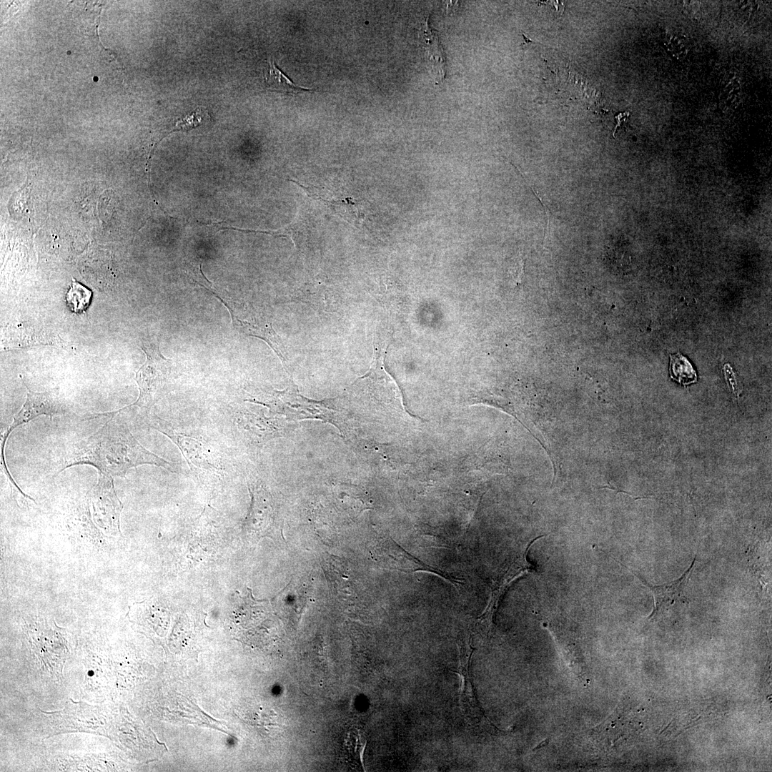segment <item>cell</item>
I'll return each instance as SVG.
<instances>
[{
    "instance_id": "obj_2",
    "label": "cell",
    "mask_w": 772,
    "mask_h": 772,
    "mask_svg": "<svg viewBox=\"0 0 772 772\" xmlns=\"http://www.w3.org/2000/svg\"><path fill=\"white\" fill-rule=\"evenodd\" d=\"M146 422L152 428L167 436L180 450L194 476L204 484L222 481L227 465L220 452L202 438L174 430L164 420L146 415Z\"/></svg>"
},
{
    "instance_id": "obj_19",
    "label": "cell",
    "mask_w": 772,
    "mask_h": 772,
    "mask_svg": "<svg viewBox=\"0 0 772 772\" xmlns=\"http://www.w3.org/2000/svg\"><path fill=\"white\" fill-rule=\"evenodd\" d=\"M668 49L676 55H681L686 51V41L684 38L673 36L668 42Z\"/></svg>"
},
{
    "instance_id": "obj_20",
    "label": "cell",
    "mask_w": 772,
    "mask_h": 772,
    "mask_svg": "<svg viewBox=\"0 0 772 772\" xmlns=\"http://www.w3.org/2000/svg\"><path fill=\"white\" fill-rule=\"evenodd\" d=\"M724 370H725L726 378L728 382H729L731 388L733 390L734 392H736L737 389H736V378L734 377H733V378H732V377H733V375L734 374L733 372L732 369L729 366V365H728V364L725 365Z\"/></svg>"
},
{
    "instance_id": "obj_21",
    "label": "cell",
    "mask_w": 772,
    "mask_h": 772,
    "mask_svg": "<svg viewBox=\"0 0 772 772\" xmlns=\"http://www.w3.org/2000/svg\"><path fill=\"white\" fill-rule=\"evenodd\" d=\"M628 117H629V113L628 112L620 113L618 115H617L615 117V119L617 120V124L615 125V127L614 128V130H613V136H615V133L618 127H620L623 123H625L626 122V120L628 119Z\"/></svg>"
},
{
    "instance_id": "obj_4",
    "label": "cell",
    "mask_w": 772,
    "mask_h": 772,
    "mask_svg": "<svg viewBox=\"0 0 772 772\" xmlns=\"http://www.w3.org/2000/svg\"><path fill=\"white\" fill-rule=\"evenodd\" d=\"M103 712L100 708L85 703L68 701L64 710L47 715L53 721L60 723L52 725V733L84 731L110 738L112 717L109 718Z\"/></svg>"
},
{
    "instance_id": "obj_6",
    "label": "cell",
    "mask_w": 772,
    "mask_h": 772,
    "mask_svg": "<svg viewBox=\"0 0 772 772\" xmlns=\"http://www.w3.org/2000/svg\"><path fill=\"white\" fill-rule=\"evenodd\" d=\"M544 535L533 538L525 547L524 552L515 557L506 569L500 573L493 580L490 597L482 613L476 618L475 625L485 636H488L493 628L495 613L500 600L510 584L516 578L531 571L533 565L528 560L527 555L531 545Z\"/></svg>"
},
{
    "instance_id": "obj_9",
    "label": "cell",
    "mask_w": 772,
    "mask_h": 772,
    "mask_svg": "<svg viewBox=\"0 0 772 772\" xmlns=\"http://www.w3.org/2000/svg\"><path fill=\"white\" fill-rule=\"evenodd\" d=\"M89 503L96 523L119 529L123 506L116 494L112 476L99 472L97 482L89 493Z\"/></svg>"
},
{
    "instance_id": "obj_18",
    "label": "cell",
    "mask_w": 772,
    "mask_h": 772,
    "mask_svg": "<svg viewBox=\"0 0 772 772\" xmlns=\"http://www.w3.org/2000/svg\"><path fill=\"white\" fill-rule=\"evenodd\" d=\"M347 741V756L351 758V761L353 762L354 764L359 766L360 764H361L362 755L365 743H362L360 736L355 737V734L352 736V738L348 737Z\"/></svg>"
},
{
    "instance_id": "obj_1",
    "label": "cell",
    "mask_w": 772,
    "mask_h": 772,
    "mask_svg": "<svg viewBox=\"0 0 772 772\" xmlns=\"http://www.w3.org/2000/svg\"><path fill=\"white\" fill-rule=\"evenodd\" d=\"M93 435L79 445L64 463L61 472L76 465H90L99 472L124 477L127 471L142 465H152L177 472L171 462L142 446L117 412Z\"/></svg>"
},
{
    "instance_id": "obj_12",
    "label": "cell",
    "mask_w": 772,
    "mask_h": 772,
    "mask_svg": "<svg viewBox=\"0 0 772 772\" xmlns=\"http://www.w3.org/2000/svg\"><path fill=\"white\" fill-rule=\"evenodd\" d=\"M290 181L303 189L309 197L325 202V204L328 206L333 212L352 225L360 226L364 221V214L360 205L352 198L347 197L342 199L327 200L321 197L314 187H305L292 179Z\"/></svg>"
},
{
    "instance_id": "obj_15",
    "label": "cell",
    "mask_w": 772,
    "mask_h": 772,
    "mask_svg": "<svg viewBox=\"0 0 772 772\" xmlns=\"http://www.w3.org/2000/svg\"><path fill=\"white\" fill-rule=\"evenodd\" d=\"M268 65L266 84L267 88L269 89L284 93L294 94L311 90L295 84L291 79L277 68L274 61L269 60Z\"/></svg>"
},
{
    "instance_id": "obj_16",
    "label": "cell",
    "mask_w": 772,
    "mask_h": 772,
    "mask_svg": "<svg viewBox=\"0 0 772 772\" xmlns=\"http://www.w3.org/2000/svg\"><path fill=\"white\" fill-rule=\"evenodd\" d=\"M92 292L74 278L66 293V302L71 311L82 313L90 305Z\"/></svg>"
},
{
    "instance_id": "obj_14",
    "label": "cell",
    "mask_w": 772,
    "mask_h": 772,
    "mask_svg": "<svg viewBox=\"0 0 772 772\" xmlns=\"http://www.w3.org/2000/svg\"><path fill=\"white\" fill-rule=\"evenodd\" d=\"M669 372L671 379L684 386L697 381V374L689 360L681 353L670 355Z\"/></svg>"
},
{
    "instance_id": "obj_17",
    "label": "cell",
    "mask_w": 772,
    "mask_h": 772,
    "mask_svg": "<svg viewBox=\"0 0 772 772\" xmlns=\"http://www.w3.org/2000/svg\"><path fill=\"white\" fill-rule=\"evenodd\" d=\"M207 111L202 108H197L192 114L177 122L174 130L189 129L199 125L203 120V117Z\"/></svg>"
},
{
    "instance_id": "obj_10",
    "label": "cell",
    "mask_w": 772,
    "mask_h": 772,
    "mask_svg": "<svg viewBox=\"0 0 772 772\" xmlns=\"http://www.w3.org/2000/svg\"><path fill=\"white\" fill-rule=\"evenodd\" d=\"M252 495L249 513L246 520V525L249 530L255 533H268V527L274 521V510L269 495L260 487L248 482Z\"/></svg>"
},
{
    "instance_id": "obj_13",
    "label": "cell",
    "mask_w": 772,
    "mask_h": 772,
    "mask_svg": "<svg viewBox=\"0 0 772 772\" xmlns=\"http://www.w3.org/2000/svg\"><path fill=\"white\" fill-rule=\"evenodd\" d=\"M422 26V34H424L425 49L428 54L430 61L435 65L434 69L438 71L440 80L445 76V58L439 43L436 31H433L428 25V18L425 19V24Z\"/></svg>"
},
{
    "instance_id": "obj_7",
    "label": "cell",
    "mask_w": 772,
    "mask_h": 772,
    "mask_svg": "<svg viewBox=\"0 0 772 772\" xmlns=\"http://www.w3.org/2000/svg\"><path fill=\"white\" fill-rule=\"evenodd\" d=\"M291 389L272 390L249 401L263 405L273 413L284 415L290 420L295 419V416L298 419L297 416L301 415V419L316 417L325 421H332L327 407L321 405L319 402H311L300 396L297 390Z\"/></svg>"
},
{
    "instance_id": "obj_3",
    "label": "cell",
    "mask_w": 772,
    "mask_h": 772,
    "mask_svg": "<svg viewBox=\"0 0 772 772\" xmlns=\"http://www.w3.org/2000/svg\"><path fill=\"white\" fill-rule=\"evenodd\" d=\"M459 650V664L454 673H457L461 680L460 704L465 721L473 728L485 731L490 733L500 731L485 714L475 691L471 675L472 655L475 648L472 645V636L469 633L462 634L457 641Z\"/></svg>"
},
{
    "instance_id": "obj_8",
    "label": "cell",
    "mask_w": 772,
    "mask_h": 772,
    "mask_svg": "<svg viewBox=\"0 0 772 772\" xmlns=\"http://www.w3.org/2000/svg\"><path fill=\"white\" fill-rule=\"evenodd\" d=\"M26 387V399L19 412L14 416L11 425L1 435L0 457L1 465L6 466L4 458V447L9 434L18 426L27 423L41 415H47L51 418L54 415H62L69 411V406L58 395L52 392H34Z\"/></svg>"
},
{
    "instance_id": "obj_11",
    "label": "cell",
    "mask_w": 772,
    "mask_h": 772,
    "mask_svg": "<svg viewBox=\"0 0 772 772\" xmlns=\"http://www.w3.org/2000/svg\"><path fill=\"white\" fill-rule=\"evenodd\" d=\"M696 557L694 558L691 565L677 580L663 585L653 586L645 584L653 593L654 598V608L650 615L653 616L662 607L673 604L678 600H684V591L691 576Z\"/></svg>"
},
{
    "instance_id": "obj_22",
    "label": "cell",
    "mask_w": 772,
    "mask_h": 772,
    "mask_svg": "<svg viewBox=\"0 0 772 772\" xmlns=\"http://www.w3.org/2000/svg\"><path fill=\"white\" fill-rule=\"evenodd\" d=\"M94 80H95V81H97V80H98V78H97L96 76H95V77L94 78Z\"/></svg>"
},
{
    "instance_id": "obj_5",
    "label": "cell",
    "mask_w": 772,
    "mask_h": 772,
    "mask_svg": "<svg viewBox=\"0 0 772 772\" xmlns=\"http://www.w3.org/2000/svg\"><path fill=\"white\" fill-rule=\"evenodd\" d=\"M142 349L147 356V360L136 372L135 380L139 386V395L137 401L130 406L138 407L147 415L168 377L169 359L161 354L159 345H143Z\"/></svg>"
}]
</instances>
